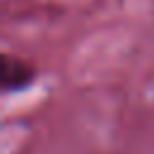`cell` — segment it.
I'll use <instances>...</instances> for the list:
<instances>
[{
	"instance_id": "6da1fadb",
	"label": "cell",
	"mask_w": 154,
	"mask_h": 154,
	"mask_svg": "<svg viewBox=\"0 0 154 154\" xmlns=\"http://www.w3.org/2000/svg\"><path fill=\"white\" fill-rule=\"evenodd\" d=\"M36 82V67L12 53H2L0 55V89L5 96L14 94V91H24Z\"/></svg>"
}]
</instances>
